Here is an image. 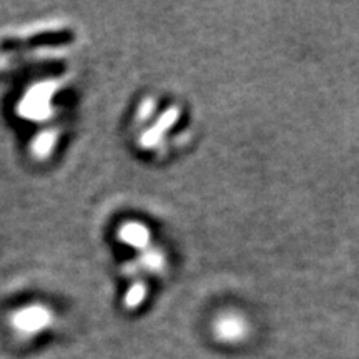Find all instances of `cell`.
Wrapping results in <instances>:
<instances>
[{"label":"cell","instance_id":"obj_1","mask_svg":"<svg viewBox=\"0 0 359 359\" xmlns=\"http://www.w3.org/2000/svg\"><path fill=\"white\" fill-rule=\"evenodd\" d=\"M52 313L43 304H29L12 314V326L20 334H37L50 325Z\"/></svg>","mask_w":359,"mask_h":359},{"label":"cell","instance_id":"obj_2","mask_svg":"<svg viewBox=\"0 0 359 359\" xmlns=\"http://www.w3.org/2000/svg\"><path fill=\"white\" fill-rule=\"evenodd\" d=\"M122 238L133 246H143L148 243V230L142 224H127L122 230Z\"/></svg>","mask_w":359,"mask_h":359}]
</instances>
